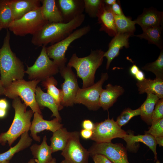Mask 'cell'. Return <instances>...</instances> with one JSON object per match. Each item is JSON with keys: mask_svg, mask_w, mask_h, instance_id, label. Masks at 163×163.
<instances>
[{"mask_svg": "<svg viewBox=\"0 0 163 163\" xmlns=\"http://www.w3.org/2000/svg\"><path fill=\"white\" fill-rule=\"evenodd\" d=\"M85 15L80 14L66 23H47L33 35L31 43L38 46L57 43L67 37L84 21Z\"/></svg>", "mask_w": 163, "mask_h": 163, "instance_id": "1", "label": "cell"}, {"mask_svg": "<svg viewBox=\"0 0 163 163\" xmlns=\"http://www.w3.org/2000/svg\"><path fill=\"white\" fill-rule=\"evenodd\" d=\"M10 40L7 30L0 50V79L5 88L14 81L23 79L25 73L23 62L11 50Z\"/></svg>", "mask_w": 163, "mask_h": 163, "instance_id": "2", "label": "cell"}, {"mask_svg": "<svg viewBox=\"0 0 163 163\" xmlns=\"http://www.w3.org/2000/svg\"><path fill=\"white\" fill-rule=\"evenodd\" d=\"M12 106L15 111L12 123L6 132L0 134V143L3 145L7 142L11 146L23 133L28 132L34 113L31 110H26L27 106L21 102L19 97L13 99Z\"/></svg>", "mask_w": 163, "mask_h": 163, "instance_id": "3", "label": "cell"}, {"mask_svg": "<svg viewBox=\"0 0 163 163\" xmlns=\"http://www.w3.org/2000/svg\"><path fill=\"white\" fill-rule=\"evenodd\" d=\"M104 52L97 49L91 50L90 54L85 57H78L75 53L72 55L67 66L75 69L77 75L82 80V88L94 83L95 74L102 63Z\"/></svg>", "mask_w": 163, "mask_h": 163, "instance_id": "4", "label": "cell"}, {"mask_svg": "<svg viewBox=\"0 0 163 163\" xmlns=\"http://www.w3.org/2000/svg\"><path fill=\"white\" fill-rule=\"evenodd\" d=\"M40 81L34 79L27 81L23 79L16 81L5 88L3 94L13 99L19 97L27 107L30 108L34 113L41 114L40 108L35 98L37 86Z\"/></svg>", "mask_w": 163, "mask_h": 163, "instance_id": "5", "label": "cell"}, {"mask_svg": "<svg viewBox=\"0 0 163 163\" xmlns=\"http://www.w3.org/2000/svg\"><path fill=\"white\" fill-rule=\"evenodd\" d=\"M48 23L44 18L41 7L26 14L20 18L14 20L8 29L16 36L33 35Z\"/></svg>", "mask_w": 163, "mask_h": 163, "instance_id": "6", "label": "cell"}, {"mask_svg": "<svg viewBox=\"0 0 163 163\" xmlns=\"http://www.w3.org/2000/svg\"><path fill=\"white\" fill-rule=\"evenodd\" d=\"M91 30L89 25L74 30L59 41L46 47L47 53L50 58L58 66L59 69L66 66L67 59L66 53L70 44L74 41L87 34Z\"/></svg>", "mask_w": 163, "mask_h": 163, "instance_id": "7", "label": "cell"}, {"mask_svg": "<svg viewBox=\"0 0 163 163\" xmlns=\"http://www.w3.org/2000/svg\"><path fill=\"white\" fill-rule=\"evenodd\" d=\"M59 71L58 66L50 59L46 51V46H43L40 54L34 65L27 66L25 73L31 79L43 81L57 73Z\"/></svg>", "mask_w": 163, "mask_h": 163, "instance_id": "8", "label": "cell"}, {"mask_svg": "<svg viewBox=\"0 0 163 163\" xmlns=\"http://www.w3.org/2000/svg\"><path fill=\"white\" fill-rule=\"evenodd\" d=\"M93 135L91 139L97 143L110 142L116 138L123 139L127 133L120 127L113 118L94 123Z\"/></svg>", "mask_w": 163, "mask_h": 163, "instance_id": "9", "label": "cell"}, {"mask_svg": "<svg viewBox=\"0 0 163 163\" xmlns=\"http://www.w3.org/2000/svg\"><path fill=\"white\" fill-rule=\"evenodd\" d=\"M109 77L107 73H102L100 79L93 85L85 88H79L74 104H82L89 110H96L100 107L99 104L102 85Z\"/></svg>", "mask_w": 163, "mask_h": 163, "instance_id": "10", "label": "cell"}, {"mask_svg": "<svg viewBox=\"0 0 163 163\" xmlns=\"http://www.w3.org/2000/svg\"><path fill=\"white\" fill-rule=\"evenodd\" d=\"M80 133L71 132L66 145L61 154L64 158L60 163H88L89 153L80 142Z\"/></svg>", "mask_w": 163, "mask_h": 163, "instance_id": "11", "label": "cell"}, {"mask_svg": "<svg viewBox=\"0 0 163 163\" xmlns=\"http://www.w3.org/2000/svg\"><path fill=\"white\" fill-rule=\"evenodd\" d=\"M91 156L103 155L113 163H129L126 149L120 143H94L88 150Z\"/></svg>", "mask_w": 163, "mask_h": 163, "instance_id": "12", "label": "cell"}, {"mask_svg": "<svg viewBox=\"0 0 163 163\" xmlns=\"http://www.w3.org/2000/svg\"><path fill=\"white\" fill-rule=\"evenodd\" d=\"M59 71L64 80L61 85L62 93L61 104L63 107L72 106L79 88L76 77L72 68L67 66L60 68Z\"/></svg>", "mask_w": 163, "mask_h": 163, "instance_id": "13", "label": "cell"}, {"mask_svg": "<svg viewBox=\"0 0 163 163\" xmlns=\"http://www.w3.org/2000/svg\"><path fill=\"white\" fill-rule=\"evenodd\" d=\"M62 127V124L56 118L51 120H46L43 119L41 114L35 113L30 129V136L34 140L39 142L41 138L37 136L38 133L45 130L53 133Z\"/></svg>", "mask_w": 163, "mask_h": 163, "instance_id": "14", "label": "cell"}, {"mask_svg": "<svg viewBox=\"0 0 163 163\" xmlns=\"http://www.w3.org/2000/svg\"><path fill=\"white\" fill-rule=\"evenodd\" d=\"M133 35L128 33H117L109 44L107 50L104 52V57L107 59L106 69H108L112 60L119 54L120 50L123 47H129V39Z\"/></svg>", "mask_w": 163, "mask_h": 163, "instance_id": "15", "label": "cell"}, {"mask_svg": "<svg viewBox=\"0 0 163 163\" xmlns=\"http://www.w3.org/2000/svg\"><path fill=\"white\" fill-rule=\"evenodd\" d=\"M126 143V149L129 151L136 152L138 149L137 143L141 142L147 145L154 154L155 160H157L156 152L157 143L155 138L148 134L144 135H134L133 133L130 132L123 139Z\"/></svg>", "mask_w": 163, "mask_h": 163, "instance_id": "16", "label": "cell"}, {"mask_svg": "<svg viewBox=\"0 0 163 163\" xmlns=\"http://www.w3.org/2000/svg\"><path fill=\"white\" fill-rule=\"evenodd\" d=\"M62 14L64 22H68L77 16L83 14L84 3L83 0H58L56 1Z\"/></svg>", "mask_w": 163, "mask_h": 163, "instance_id": "17", "label": "cell"}, {"mask_svg": "<svg viewBox=\"0 0 163 163\" xmlns=\"http://www.w3.org/2000/svg\"><path fill=\"white\" fill-rule=\"evenodd\" d=\"M163 13L152 7L145 8L142 13L134 20L142 30L163 26Z\"/></svg>", "mask_w": 163, "mask_h": 163, "instance_id": "18", "label": "cell"}, {"mask_svg": "<svg viewBox=\"0 0 163 163\" xmlns=\"http://www.w3.org/2000/svg\"><path fill=\"white\" fill-rule=\"evenodd\" d=\"M97 17L98 22L101 24L100 31L105 32L111 37H114L117 34V32L115 24L114 14L110 6L105 5L104 2Z\"/></svg>", "mask_w": 163, "mask_h": 163, "instance_id": "19", "label": "cell"}, {"mask_svg": "<svg viewBox=\"0 0 163 163\" xmlns=\"http://www.w3.org/2000/svg\"><path fill=\"white\" fill-rule=\"evenodd\" d=\"M105 89L102 90L100 94L99 104L104 110H107L117 101V98L122 95L124 88L118 85H113L108 84Z\"/></svg>", "mask_w": 163, "mask_h": 163, "instance_id": "20", "label": "cell"}, {"mask_svg": "<svg viewBox=\"0 0 163 163\" xmlns=\"http://www.w3.org/2000/svg\"><path fill=\"white\" fill-rule=\"evenodd\" d=\"M40 0H11L10 5L14 20L19 19L41 6Z\"/></svg>", "mask_w": 163, "mask_h": 163, "instance_id": "21", "label": "cell"}, {"mask_svg": "<svg viewBox=\"0 0 163 163\" xmlns=\"http://www.w3.org/2000/svg\"><path fill=\"white\" fill-rule=\"evenodd\" d=\"M41 11L43 17L48 23L64 22L63 19L55 0H41Z\"/></svg>", "mask_w": 163, "mask_h": 163, "instance_id": "22", "label": "cell"}, {"mask_svg": "<svg viewBox=\"0 0 163 163\" xmlns=\"http://www.w3.org/2000/svg\"><path fill=\"white\" fill-rule=\"evenodd\" d=\"M136 85L139 94L151 93L156 95L159 99L163 98V80L155 78H146L137 81Z\"/></svg>", "mask_w": 163, "mask_h": 163, "instance_id": "23", "label": "cell"}, {"mask_svg": "<svg viewBox=\"0 0 163 163\" xmlns=\"http://www.w3.org/2000/svg\"><path fill=\"white\" fill-rule=\"evenodd\" d=\"M30 150L36 163H48L53 158L50 146L47 143V138L45 136L40 145L34 144L30 147Z\"/></svg>", "mask_w": 163, "mask_h": 163, "instance_id": "24", "label": "cell"}, {"mask_svg": "<svg viewBox=\"0 0 163 163\" xmlns=\"http://www.w3.org/2000/svg\"><path fill=\"white\" fill-rule=\"evenodd\" d=\"M35 98L40 108L46 107L52 113V117H55L60 122L61 118L59 112L58 107L54 98L47 93L44 92L39 87H37Z\"/></svg>", "mask_w": 163, "mask_h": 163, "instance_id": "25", "label": "cell"}, {"mask_svg": "<svg viewBox=\"0 0 163 163\" xmlns=\"http://www.w3.org/2000/svg\"><path fill=\"white\" fill-rule=\"evenodd\" d=\"M21 136L19 141L15 145L6 152L0 153V162L9 161L16 153L31 145L32 139L30 136L28 132L24 133Z\"/></svg>", "mask_w": 163, "mask_h": 163, "instance_id": "26", "label": "cell"}, {"mask_svg": "<svg viewBox=\"0 0 163 163\" xmlns=\"http://www.w3.org/2000/svg\"><path fill=\"white\" fill-rule=\"evenodd\" d=\"M142 34L135 36L148 40L149 43L156 45L161 50L163 49V26L142 29Z\"/></svg>", "mask_w": 163, "mask_h": 163, "instance_id": "27", "label": "cell"}, {"mask_svg": "<svg viewBox=\"0 0 163 163\" xmlns=\"http://www.w3.org/2000/svg\"><path fill=\"white\" fill-rule=\"evenodd\" d=\"M71 132L63 127L53 132L50 139V145L53 153L59 151H62L66 147L70 137Z\"/></svg>", "mask_w": 163, "mask_h": 163, "instance_id": "28", "label": "cell"}, {"mask_svg": "<svg viewBox=\"0 0 163 163\" xmlns=\"http://www.w3.org/2000/svg\"><path fill=\"white\" fill-rule=\"evenodd\" d=\"M146 100L140 107V116L142 119L149 125L152 122V116L155 105L159 99L155 95L151 93H147Z\"/></svg>", "mask_w": 163, "mask_h": 163, "instance_id": "29", "label": "cell"}, {"mask_svg": "<svg viewBox=\"0 0 163 163\" xmlns=\"http://www.w3.org/2000/svg\"><path fill=\"white\" fill-rule=\"evenodd\" d=\"M57 83V81L53 76L42 81V85L46 89L47 93L54 98L58 107L59 110H60L63 108L61 104L62 93L61 90L56 87Z\"/></svg>", "mask_w": 163, "mask_h": 163, "instance_id": "30", "label": "cell"}, {"mask_svg": "<svg viewBox=\"0 0 163 163\" xmlns=\"http://www.w3.org/2000/svg\"><path fill=\"white\" fill-rule=\"evenodd\" d=\"M114 19L117 33H128L134 36L136 29V24L134 21L124 14L114 15Z\"/></svg>", "mask_w": 163, "mask_h": 163, "instance_id": "31", "label": "cell"}, {"mask_svg": "<svg viewBox=\"0 0 163 163\" xmlns=\"http://www.w3.org/2000/svg\"><path fill=\"white\" fill-rule=\"evenodd\" d=\"M14 21L10 5V0H0V27L8 28Z\"/></svg>", "mask_w": 163, "mask_h": 163, "instance_id": "32", "label": "cell"}, {"mask_svg": "<svg viewBox=\"0 0 163 163\" xmlns=\"http://www.w3.org/2000/svg\"><path fill=\"white\" fill-rule=\"evenodd\" d=\"M142 69L153 73L156 76L155 78L163 80V49L161 50L159 55L156 60L146 64Z\"/></svg>", "mask_w": 163, "mask_h": 163, "instance_id": "33", "label": "cell"}, {"mask_svg": "<svg viewBox=\"0 0 163 163\" xmlns=\"http://www.w3.org/2000/svg\"><path fill=\"white\" fill-rule=\"evenodd\" d=\"M85 12L91 18L97 17L98 13L104 3L102 0H84Z\"/></svg>", "mask_w": 163, "mask_h": 163, "instance_id": "34", "label": "cell"}, {"mask_svg": "<svg viewBox=\"0 0 163 163\" xmlns=\"http://www.w3.org/2000/svg\"><path fill=\"white\" fill-rule=\"evenodd\" d=\"M140 114V107L134 110L128 108L123 110L118 117L116 122L121 127L127 124L132 118Z\"/></svg>", "mask_w": 163, "mask_h": 163, "instance_id": "35", "label": "cell"}, {"mask_svg": "<svg viewBox=\"0 0 163 163\" xmlns=\"http://www.w3.org/2000/svg\"><path fill=\"white\" fill-rule=\"evenodd\" d=\"M145 134H149L154 137L163 136V118L152 122L149 130Z\"/></svg>", "mask_w": 163, "mask_h": 163, "instance_id": "36", "label": "cell"}, {"mask_svg": "<svg viewBox=\"0 0 163 163\" xmlns=\"http://www.w3.org/2000/svg\"><path fill=\"white\" fill-rule=\"evenodd\" d=\"M163 118V98L159 99L156 103L152 116V122Z\"/></svg>", "mask_w": 163, "mask_h": 163, "instance_id": "37", "label": "cell"}, {"mask_svg": "<svg viewBox=\"0 0 163 163\" xmlns=\"http://www.w3.org/2000/svg\"><path fill=\"white\" fill-rule=\"evenodd\" d=\"M94 163H113L105 156L101 154H95L91 156Z\"/></svg>", "mask_w": 163, "mask_h": 163, "instance_id": "38", "label": "cell"}, {"mask_svg": "<svg viewBox=\"0 0 163 163\" xmlns=\"http://www.w3.org/2000/svg\"><path fill=\"white\" fill-rule=\"evenodd\" d=\"M113 13L115 15H124L119 1H117L113 5L110 6Z\"/></svg>", "mask_w": 163, "mask_h": 163, "instance_id": "39", "label": "cell"}, {"mask_svg": "<svg viewBox=\"0 0 163 163\" xmlns=\"http://www.w3.org/2000/svg\"><path fill=\"white\" fill-rule=\"evenodd\" d=\"M94 123L89 120H84L82 124L83 129L92 130L94 128Z\"/></svg>", "mask_w": 163, "mask_h": 163, "instance_id": "40", "label": "cell"}, {"mask_svg": "<svg viewBox=\"0 0 163 163\" xmlns=\"http://www.w3.org/2000/svg\"><path fill=\"white\" fill-rule=\"evenodd\" d=\"M79 133L80 136L82 138L85 139H88L91 138L93 135V131L82 129Z\"/></svg>", "mask_w": 163, "mask_h": 163, "instance_id": "41", "label": "cell"}, {"mask_svg": "<svg viewBox=\"0 0 163 163\" xmlns=\"http://www.w3.org/2000/svg\"><path fill=\"white\" fill-rule=\"evenodd\" d=\"M134 77L137 80V81H142L145 78L144 72L140 70L138 71Z\"/></svg>", "mask_w": 163, "mask_h": 163, "instance_id": "42", "label": "cell"}, {"mask_svg": "<svg viewBox=\"0 0 163 163\" xmlns=\"http://www.w3.org/2000/svg\"><path fill=\"white\" fill-rule=\"evenodd\" d=\"M8 106V102L5 99H0V109L7 110Z\"/></svg>", "mask_w": 163, "mask_h": 163, "instance_id": "43", "label": "cell"}, {"mask_svg": "<svg viewBox=\"0 0 163 163\" xmlns=\"http://www.w3.org/2000/svg\"><path fill=\"white\" fill-rule=\"evenodd\" d=\"M139 70V67L136 65H133L130 67L129 72L132 75L134 76Z\"/></svg>", "mask_w": 163, "mask_h": 163, "instance_id": "44", "label": "cell"}, {"mask_svg": "<svg viewBox=\"0 0 163 163\" xmlns=\"http://www.w3.org/2000/svg\"><path fill=\"white\" fill-rule=\"evenodd\" d=\"M155 139L157 144L159 145L160 147L163 146V136H159L154 137Z\"/></svg>", "mask_w": 163, "mask_h": 163, "instance_id": "45", "label": "cell"}, {"mask_svg": "<svg viewBox=\"0 0 163 163\" xmlns=\"http://www.w3.org/2000/svg\"><path fill=\"white\" fill-rule=\"evenodd\" d=\"M103 1L105 5L109 6L113 5L117 2L116 0H104Z\"/></svg>", "mask_w": 163, "mask_h": 163, "instance_id": "46", "label": "cell"}, {"mask_svg": "<svg viewBox=\"0 0 163 163\" xmlns=\"http://www.w3.org/2000/svg\"><path fill=\"white\" fill-rule=\"evenodd\" d=\"M27 163H36L34 158H32L30 159L29 161ZM48 163H57L56 161V160L55 158H53L52 161L49 162Z\"/></svg>", "mask_w": 163, "mask_h": 163, "instance_id": "47", "label": "cell"}, {"mask_svg": "<svg viewBox=\"0 0 163 163\" xmlns=\"http://www.w3.org/2000/svg\"><path fill=\"white\" fill-rule=\"evenodd\" d=\"M7 113V110L0 109V118L5 117Z\"/></svg>", "mask_w": 163, "mask_h": 163, "instance_id": "48", "label": "cell"}, {"mask_svg": "<svg viewBox=\"0 0 163 163\" xmlns=\"http://www.w3.org/2000/svg\"><path fill=\"white\" fill-rule=\"evenodd\" d=\"M5 88L0 78V96L3 94Z\"/></svg>", "mask_w": 163, "mask_h": 163, "instance_id": "49", "label": "cell"}, {"mask_svg": "<svg viewBox=\"0 0 163 163\" xmlns=\"http://www.w3.org/2000/svg\"><path fill=\"white\" fill-rule=\"evenodd\" d=\"M0 163H9V161H6L3 162H0Z\"/></svg>", "mask_w": 163, "mask_h": 163, "instance_id": "50", "label": "cell"}, {"mask_svg": "<svg viewBox=\"0 0 163 163\" xmlns=\"http://www.w3.org/2000/svg\"><path fill=\"white\" fill-rule=\"evenodd\" d=\"M156 163H161L159 161H158V160L156 162Z\"/></svg>", "mask_w": 163, "mask_h": 163, "instance_id": "51", "label": "cell"}, {"mask_svg": "<svg viewBox=\"0 0 163 163\" xmlns=\"http://www.w3.org/2000/svg\"><path fill=\"white\" fill-rule=\"evenodd\" d=\"M2 28L0 27V31L2 29ZM1 48H0V50Z\"/></svg>", "mask_w": 163, "mask_h": 163, "instance_id": "52", "label": "cell"}, {"mask_svg": "<svg viewBox=\"0 0 163 163\" xmlns=\"http://www.w3.org/2000/svg\"><path fill=\"white\" fill-rule=\"evenodd\" d=\"M0 142H1V140H0Z\"/></svg>", "mask_w": 163, "mask_h": 163, "instance_id": "53", "label": "cell"}]
</instances>
